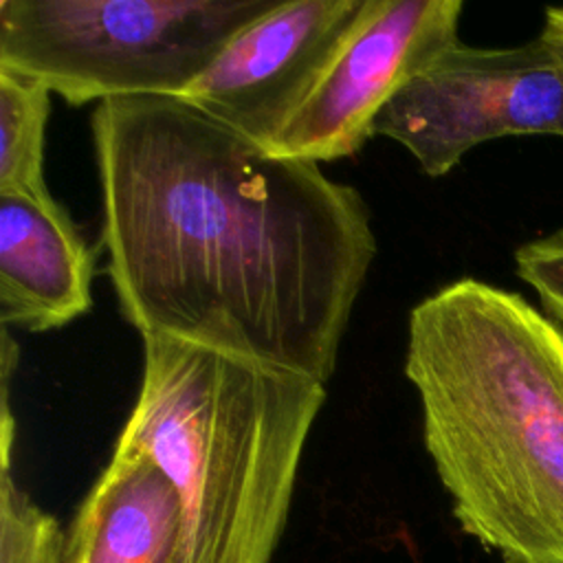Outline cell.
<instances>
[{"mask_svg":"<svg viewBox=\"0 0 563 563\" xmlns=\"http://www.w3.org/2000/svg\"><path fill=\"white\" fill-rule=\"evenodd\" d=\"M119 310L165 336L328 383L376 257L361 194L178 97L90 117Z\"/></svg>","mask_w":563,"mask_h":563,"instance_id":"cell-1","label":"cell"},{"mask_svg":"<svg viewBox=\"0 0 563 563\" xmlns=\"http://www.w3.org/2000/svg\"><path fill=\"white\" fill-rule=\"evenodd\" d=\"M405 376L460 528L504 563H563V330L462 277L413 306Z\"/></svg>","mask_w":563,"mask_h":563,"instance_id":"cell-2","label":"cell"},{"mask_svg":"<svg viewBox=\"0 0 563 563\" xmlns=\"http://www.w3.org/2000/svg\"><path fill=\"white\" fill-rule=\"evenodd\" d=\"M325 385L194 343L143 339V374L117 449L178 490L183 563H271Z\"/></svg>","mask_w":563,"mask_h":563,"instance_id":"cell-3","label":"cell"},{"mask_svg":"<svg viewBox=\"0 0 563 563\" xmlns=\"http://www.w3.org/2000/svg\"><path fill=\"white\" fill-rule=\"evenodd\" d=\"M277 0H0V70L70 106L178 97Z\"/></svg>","mask_w":563,"mask_h":563,"instance_id":"cell-4","label":"cell"},{"mask_svg":"<svg viewBox=\"0 0 563 563\" xmlns=\"http://www.w3.org/2000/svg\"><path fill=\"white\" fill-rule=\"evenodd\" d=\"M523 134L563 136V66L541 33L508 48L455 44L374 125V136L402 145L431 178L486 141Z\"/></svg>","mask_w":563,"mask_h":563,"instance_id":"cell-5","label":"cell"},{"mask_svg":"<svg viewBox=\"0 0 563 563\" xmlns=\"http://www.w3.org/2000/svg\"><path fill=\"white\" fill-rule=\"evenodd\" d=\"M462 0H363L268 152L328 163L354 156L389 101L460 44Z\"/></svg>","mask_w":563,"mask_h":563,"instance_id":"cell-6","label":"cell"},{"mask_svg":"<svg viewBox=\"0 0 563 563\" xmlns=\"http://www.w3.org/2000/svg\"><path fill=\"white\" fill-rule=\"evenodd\" d=\"M363 0H277L240 29L178 99L266 145L295 110Z\"/></svg>","mask_w":563,"mask_h":563,"instance_id":"cell-7","label":"cell"},{"mask_svg":"<svg viewBox=\"0 0 563 563\" xmlns=\"http://www.w3.org/2000/svg\"><path fill=\"white\" fill-rule=\"evenodd\" d=\"M95 253L46 194H0L2 328L46 332L92 308Z\"/></svg>","mask_w":563,"mask_h":563,"instance_id":"cell-8","label":"cell"},{"mask_svg":"<svg viewBox=\"0 0 563 563\" xmlns=\"http://www.w3.org/2000/svg\"><path fill=\"white\" fill-rule=\"evenodd\" d=\"M66 563H183L178 490L145 453L117 449L66 532Z\"/></svg>","mask_w":563,"mask_h":563,"instance_id":"cell-9","label":"cell"},{"mask_svg":"<svg viewBox=\"0 0 563 563\" xmlns=\"http://www.w3.org/2000/svg\"><path fill=\"white\" fill-rule=\"evenodd\" d=\"M51 90L29 77L0 70V194H46L44 130Z\"/></svg>","mask_w":563,"mask_h":563,"instance_id":"cell-10","label":"cell"},{"mask_svg":"<svg viewBox=\"0 0 563 563\" xmlns=\"http://www.w3.org/2000/svg\"><path fill=\"white\" fill-rule=\"evenodd\" d=\"M0 563H66V534L11 475V449L0 451Z\"/></svg>","mask_w":563,"mask_h":563,"instance_id":"cell-11","label":"cell"},{"mask_svg":"<svg viewBox=\"0 0 563 563\" xmlns=\"http://www.w3.org/2000/svg\"><path fill=\"white\" fill-rule=\"evenodd\" d=\"M515 268L537 292L543 312L563 330V229L521 244Z\"/></svg>","mask_w":563,"mask_h":563,"instance_id":"cell-12","label":"cell"},{"mask_svg":"<svg viewBox=\"0 0 563 563\" xmlns=\"http://www.w3.org/2000/svg\"><path fill=\"white\" fill-rule=\"evenodd\" d=\"M541 37L548 42V46L552 48V53L559 57L563 66V7L545 9Z\"/></svg>","mask_w":563,"mask_h":563,"instance_id":"cell-13","label":"cell"}]
</instances>
